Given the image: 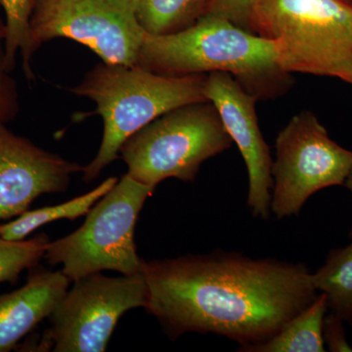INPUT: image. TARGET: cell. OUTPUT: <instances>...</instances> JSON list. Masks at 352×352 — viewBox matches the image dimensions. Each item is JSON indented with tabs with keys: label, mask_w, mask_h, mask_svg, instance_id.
I'll use <instances>...</instances> for the list:
<instances>
[{
	"label": "cell",
	"mask_w": 352,
	"mask_h": 352,
	"mask_svg": "<svg viewBox=\"0 0 352 352\" xmlns=\"http://www.w3.org/2000/svg\"><path fill=\"white\" fill-rule=\"evenodd\" d=\"M82 170L0 124V223L19 217L43 194L63 193L72 175Z\"/></svg>",
	"instance_id": "11"
},
{
	"label": "cell",
	"mask_w": 352,
	"mask_h": 352,
	"mask_svg": "<svg viewBox=\"0 0 352 352\" xmlns=\"http://www.w3.org/2000/svg\"><path fill=\"white\" fill-rule=\"evenodd\" d=\"M146 34L166 36L195 24L207 13L208 0H133Z\"/></svg>",
	"instance_id": "15"
},
{
	"label": "cell",
	"mask_w": 352,
	"mask_h": 352,
	"mask_svg": "<svg viewBox=\"0 0 352 352\" xmlns=\"http://www.w3.org/2000/svg\"><path fill=\"white\" fill-rule=\"evenodd\" d=\"M344 186L346 187L347 189L351 190L352 193V168L351 170V173H349V176H347V178L346 179V182L344 183ZM351 236L352 237V229L351 232Z\"/></svg>",
	"instance_id": "23"
},
{
	"label": "cell",
	"mask_w": 352,
	"mask_h": 352,
	"mask_svg": "<svg viewBox=\"0 0 352 352\" xmlns=\"http://www.w3.org/2000/svg\"><path fill=\"white\" fill-rule=\"evenodd\" d=\"M315 287L327 296L328 308L352 324V243L332 250L325 264L314 274Z\"/></svg>",
	"instance_id": "16"
},
{
	"label": "cell",
	"mask_w": 352,
	"mask_h": 352,
	"mask_svg": "<svg viewBox=\"0 0 352 352\" xmlns=\"http://www.w3.org/2000/svg\"><path fill=\"white\" fill-rule=\"evenodd\" d=\"M206 80L204 74L166 76L139 65L104 62L87 72L82 82L69 90L96 104L94 113L103 120L104 131L96 156L83 166V182L96 179L119 159L127 139L157 118L173 109L208 101Z\"/></svg>",
	"instance_id": "3"
},
{
	"label": "cell",
	"mask_w": 352,
	"mask_h": 352,
	"mask_svg": "<svg viewBox=\"0 0 352 352\" xmlns=\"http://www.w3.org/2000/svg\"><path fill=\"white\" fill-rule=\"evenodd\" d=\"M232 143L214 104L197 102L164 113L134 133L120 157L127 175L156 187L168 178L194 182L201 164Z\"/></svg>",
	"instance_id": "6"
},
{
	"label": "cell",
	"mask_w": 352,
	"mask_h": 352,
	"mask_svg": "<svg viewBox=\"0 0 352 352\" xmlns=\"http://www.w3.org/2000/svg\"><path fill=\"white\" fill-rule=\"evenodd\" d=\"M50 316L36 351L103 352L120 317L147 303L142 273L108 277L94 273L74 282Z\"/></svg>",
	"instance_id": "8"
},
{
	"label": "cell",
	"mask_w": 352,
	"mask_h": 352,
	"mask_svg": "<svg viewBox=\"0 0 352 352\" xmlns=\"http://www.w3.org/2000/svg\"><path fill=\"white\" fill-rule=\"evenodd\" d=\"M34 0H0L6 16V36L4 50L7 67L13 72L17 54H24L29 38L30 18Z\"/></svg>",
	"instance_id": "18"
},
{
	"label": "cell",
	"mask_w": 352,
	"mask_h": 352,
	"mask_svg": "<svg viewBox=\"0 0 352 352\" xmlns=\"http://www.w3.org/2000/svg\"><path fill=\"white\" fill-rule=\"evenodd\" d=\"M138 65L166 76L230 74L258 100L283 96L294 82L274 41L212 15L175 34H146Z\"/></svg>",
	"instance_id": "2"
},
{
	"label": "cell",
	"mask_w": 352,
	"mask_h": 352,
	"mask_svg": "<svg viewBox=\"0 0 352 352\" xmlns=\"http://www.w3.org/2000/svg\"><path fill=\"white\" fill-rule=\"evenodd\" d=\"M118 182L119 179L112 176L88 193L76 197L66 203L25 210L15 219L7 223H0V238L7 241L25 240L36 229L51 222L59 219L74 220L87 215L95 204L108 193Z\"/></svg>",
	"instance_id": "14"
},
{
	"label": "cell",
	"mask_w": 352,
	"mask_h": 352,
	"mask_svg": "<svg viewBox=\"0 0 352 352\" xmlns=\"http://www.w3.org/2000/svg\"><path fill=\"white\" fill-rule=\"evenodd\" d=\"M50 242L46 234L23 241L0 238V283H16L23 271L38 265Z\"/></svg>",
	"instance_id": "17"
},
{
	"label": "cell",
	"mask_w": 352,
	"mask_h": 352,
	"mask_svg": "<svg viewBox=\"0 0 352 352\" xmlns=\"http://www.w3.org/2000/svg\"><path fill=\"white\" fill-rule=\"evenodd\" d=\"M205 95L219 111L222 124L239 148L249 175L248 207L252 214L267 219L270 214L272 164L270 146L259 129L258 99L241 87L230 74L207 75Z\"/></svg>",
	"instance_id": "10"
},
{
	"label": "cell",
	"mask_w": 352,
	"mask_h": 352,
	"mask_svg": "<svg viewBox=\"0 0 352 352\" xmlns=\"http://www.w3.org/2000/svg\"><path fill=\"white\" fill-rule=\"evenodd\" d=\"M69 282L61 271L36 265L22 288L0 295V352L17 349L23 338L50 316Z\"/></svg>",
	"instance_id": "12"
},
{
	"label": "cell",
	"mask_w": 352,
	"mask_h": 352,
	"mask_svg": "<svg viewBox=\"0 0 352 352\" xmlns=\"http://www.w3.org/2000/svg\"><path fill=\"white\" fill-rule=\"evenodd\" d=\"M254 32L274 41L288 73L352 85V0H261Z\"/></svg>",
	"instance_id": "4"
},
{
	"label": "cell",
	"mask_w": 352,
	"mask_h": 352,
	"mask_svg": "<svg viewBox=\"0 0 352 352\" xmlns=\"http://www.w3.org/2000/svg\"><path fill=\"white\" fill-rule=\"evenodd\" d=\"M344 320L338 315L331 314L324 319L323 337L330 351L349 352L352 347L347 342Z\"/></svg>",
	"instance_id": "21"
},
{
	"label": "cell",
	"mask_w": 352,
	"mask_h": 352,
	"mask_svg": "<svg viewBox=\"0 0 352 352\" xmlns=\"http://www.w3.org/2000/svg\"><path fill=\"white\" fill-rule=\"evenodd\" d=\"M259 2L261 0H208L206 15L222 18L254 34V13Z\"/></svg>",
	"instance_id": "19"
},
{
	"label": "cell",
	"mask_w": 352,
	"mask_h": 352,
	"mask_svg": "<svg viewBox=\"0 0 352 352\" xmlns=\"http://www.w3.org/2000/svg\"><path fill=\"white\" fill-rule=\"evenodd\" d=\"M11 73L6 64L4 41L0 39V124L15 119L20 110L17 82Z\"/></svg>",
	"instance_id": "20"
},
{
	"label": "cell",
	"mask_w": 352,
	"mask_h": 352,
	"mask_svg": "<svg viewBox=\"0 0 352 352\" xmlns=\"http://www.w3.org/2000/svg\"><path fill=\"white\" fill-rule=\"evenodd\" d=\"M1 7V6H0ZM6 19H3V18L0 16V39L6 38Z\"/></svg>",
	"instance_id": "22"
},
{
	"label": "cell",
	"mask_w": 352,
	"mask_h": 352,
	"mask_svg": "<svg viewBox=\"0 0 352 352\" xmlns=\"http://www.w3.org/2000/svg\"><path fill=\"white\" fill-rule=\"evenodd\" d=\"M328 309L327 296H317L314 302L287 322L271 339L245 347L248 352H323L324 319Z\"/></svg>",
	"instance_id": "13"
},
{
	"label": "cell",
	"mask_w": 352,
	"mask_h": 352,
	"mask_svg": "<svg viewBox=\"0 0 352 352\" xmlns=\"http://www.w3.org/2000/svg\"><path fill=\"white\" fill-rule=\"evenodd\" d=\"M142 274L145 309L170 339L217 333L239 351L271 339L318 296L305 264L228 252L144 261Z\"/></svg>",
	"instance_id": "1"
},
{
	"label": "cell",
	"mask_w": 352,
	"mask_h": 352,
	"mask_svg": "<svg viewBox=\"0 0 352 352\" xmlns=\"http://www.w3.org/2000/svg\"><path fill=\"white\" fill-rule=\"evenodd\" d=\"M156 187L124 175L87 212L80 228L50 242L43 258L75 282L104 270L122 275L142 273L144 261L136 252L134 232L139 214Z\"/></svg>",
	"instance_id": "5"
},
{
	"label": "cell",
	"mask_w": 352,
	"mask_h": 352,
	"mask_svg": "<svg viewBox=\"0 0 352 352\" xmlns=\"http://www.w3.org/2000/svg\"><path fill=\"white\" fill-rule=\"evenodd\" d=\"M351 168L352 151L332 140L314 113H298L277 136L271 212L280 219L298 215L314 194L344 185Z\"/></svg>",
	"instance_id": "9"
},
{
	"label": "cell",
	"mask_w": 352,
	"mask_h": 352,
	"mask_svg": "<svg viewBox=\"0 0 352 352\" xmlns=\"http://www.w3.org/2000/svg\"><path fill=\"white\" fill-rule=\"evenodd\" d=\"M145 36L133 0H34L23 69L34 80L32 56L55 38L87 46L104 63L138 65Z\"/></svg>",
	"instance_id": "7"
}]
</instances>
